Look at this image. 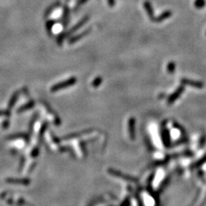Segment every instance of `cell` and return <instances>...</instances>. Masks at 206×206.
Segmentation results:
<instances>
[{
    "instance_id": "obj_1",
    "label": "cell",
    "mask_w": 206,
    "mask_h": 206,
    "mask_svg": "<svg viewBox=\"0 0 206 206\" xmlns=\"http://www.w3.org/2000/svg\"><path fill=\"white\" fill-rule=\"evenodd\" d=\"M166 121H165L163 122L162 125H161V137H162L163 142L165 146L168 147L171 143V139H170V133L169 131L166 128Z\"/></svg>"
},
{
    "instance_id": "obj_2",
    "label": "cell",
    "mask_w": 206,
    "mask_h": 206,
    "mask_svg": "<svg viewBox=\"0 0 206 206\" xmlns=\"http://www.w3.org/2000/svg\"><path fill=\"white\" fill-rule=\"evenodd\" d=\"M184 90H185V87H184L183 85H180V86L178 87L177 89L174 91V93L173 94H171L169 97H168L167 99V103L169 105H172L173 103H174L179 97L181 96L182 93H183Z\"/></svg>"
},
{
    "instance_id": "obj_3",
    "label": "cell",
    "mask_w": 206,
    "mask_h": 206,
    "mask_svg": "<svg viewBox=\"0 0 206 206\" xmlns=\"http://www.w3.org/2000/svg\"><path fill=\"white\" fill-rule=\"evenodd\" d=\"M181 83L183 85H190L195 89H202L204 87V83L202 82L195 81V80H189V79L183 78L181 80Z\"/></svg>"
},
{
    "instance_id": "obj_4",
    "label": "cell",
    "mask_w": 206,
    "mask_h": 206,
    "mask_svg": "<svg viewBox=\"0 0 206 206\" xmlns=\"http://www.w3.org/2000/svg\"><path fill=\"white\" fill-rule=\"evenodd\" d=\"M135 126H136V120H135L134 118L131 117L128 120V132H129L130 138L131 140H134L135 136H136Z\"/></svg>"
},
{
    "instance_id": "obj_5",
    "label": "cell",
    "mask_w": 206,
    "mask_h": 206,
    "mask_svg": "<svg viewBox=\"0 0 206 206\" xmlns=\"http://www.w3.org/2000/svg\"><path fill=\"white\" fill-rule=\"evenodd\" d=\"M77 82V79L75 77H72V78L69 79V80H66L65 82H63L61 83H59L56 85V87H54V90H61V89L67 88V87L71 86V85H74V84Z\"/></svg>"
},
{
    "instance_id": "obj_6",
    "label": "cell",
    "mask_w": 206,
    "mask_h": 206,
    "mask_svg": "<svg viewBox=\"0 0 206 206\" xmlns=\"http://www.w3.org/2000/svg\"><path fill=\"white\" fill-rule=\"evenodd\" d=\"M90 28H89L88 30L83 31V32H82V34H79V35L76 36V37H74L73 38H72L71 40L70 41V43H73V42H76V41H79V40H80V39H81L82 37H84V36H85V35H86V34H88V33L90 32Z\"/></svg>"
},
{
    "instance_id": "obj_7",
    "label": "cell",
    "mask_w": 206,
    "mask_h": 206,
    "mask_svg": "<svg viewBox=\"0 0 206 206\" xmlns=\"http://www.w3.org/2000/svg\"><path fill=\"white\" fill-rule=\"evenodd\" d=\"M170 15H171V12H169V11H166V12L163 13L160 17L156 18L155 21H156V22H160V21H164L166 19H167V18H169Z\"/></svg>"
},
{
    "instance_id": "obj_8",
    "label": "cell",
    "mask_w": 206,
    "mask_h": 206,
    "mask_svg": "<svg viewBox=\"0 0 206 206\" xmlns=\"http://www.w3.org/2000/svg\"><path fill=\"white\" fill-rule=\"evenodd\" d=\"M176 70V64L173 61H171L167 65V72L169 73H173Z\"/></svg>"
},
{
    "instance_id": "obj_9",
    "label": "cell",
    "mask_w": 206,
    "mask_h": 206,
    "mask_svg": "<svg viewBox=\"0 0 206 206\" xmlns=\"http://www.w3.org/2000/svg\"><path fill=\"white\" fill-rule=\"evenodd\" d=\"M102 82H103V79H102V77H98L93 80V83H92V85H93L94 88H97V87H99L100 85H101Z\"/></svg>"
},
{
    "instance_id": "obj_10",
    "label": "cell",
    "mask_w": 206,
    "mask_h": 206,
    "mask_svg": "<svg viewBox=\"0 0 206 206\" xmlns=\"http://www.w3.org/2000/svg\"><path fill=\"white\" fill-rule=\"evenodd\" d=\"M205 0H196V2H195V6L198 9H202L205 6Z\"/></svg>"
},
{
    "instance_id": "obj_11",
    "label": "cell",
    "mask_w": 206,
    "mask_h": 206,
    "mask_svg": "<svg viewBox=\"0 0 206 206\" xmlns=\"http://www.w3.org/2000/svg\"><path fill=\"white\" fill-rule=\"evenodd\" d=\"M145 7H146V10L147 11L148 15H149L150 18H151V19H152V17H153V11H152V9H151V6H150L148 4H147L146 6H145Z\"/></svg>"
},
{
    "instance_id": "obj_12",
    "label": "cell",
    "mask_w": 206,
    "mask_h": 206,
    "mask_svg": "<svg viewBox=\"0 0 206 206\" xmlns=\"http://www.w3.org/2000/svg\"><path fill=\"white\" fill-rule=\"evenodd\" d=\"M173 126L175 127V128H178V129H179V131H180L182 133H185V131H184V128H182V127L181 126V125H179V123L174 122V124H173Z\"/></svg>"
}]
</instances>
